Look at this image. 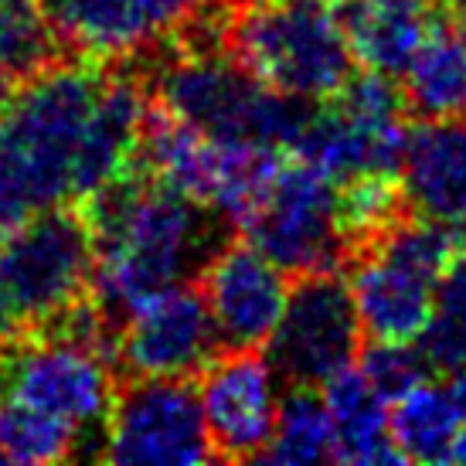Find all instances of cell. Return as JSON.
Segmentation results:
<instances>
[{
    "label": "cell",
    "instance_id": "1f68e13d",
    "mask_svg": "<svg viewBox=\"0 0 466 466\" xmlns=\"http://www.w3.org/2000/svg\"><path fill=\"white\" fill-rule=\"evenodd\" d=\"M446 21L466 35V0H446Z\"/></svg>",
    "mask_w": 466,
    "mask_h": 466
},
{
    "label": "cell",
    "instance_id": "277c9868",
    "mask_svg": "<svg viewBox=\"0 0 466 466\" xmlns=\"http://www.w3.org/2000/svg\"><path fill=\"white\" fill-rule=\"evenodd\" d=\"M460 235L422 215L395 218L358 248L350 262V299L361 334L371 340L415 344L426 330L436 283L460 248Z\"/></svg>",
    "mask_w": 466,
    "mask_h": 466
},
{
    "label": "cell",
    "instance_id": "d6a6232c",
    "mask_svg": "<svg viewBox=\"0 0 466 466\" xmlns=\"http://www.w3.org/2000/svg\"><path fill=\"white\" fill-rule=\"evenodd\" d=\"M11 99H14V76L7 72V68H0V116L7 113Z\"/></svg>",
    "mask_w": 466,
    "mask_h": 466
},
{
    "label": "cell",
    "instance_id": "d6986e66",
    "mask_svg": "<svg viewBox=\"0 0 466 466\" xmlns=\"http://www.w3.org/2000/svg\"><path fill=\"white\" fill-rule=\"evenodd\" d=\"M38 7L76 58H127L154 41L140 0H38Z\"/></svg>",
    "mask_w": 466,
    "mask_h": 466
},
{
    "label": "cell",
    "instance_id": "4316f807",
    "mask_svg": "<svg viewBox=\"0 0 466 466\" xmlns=\"http://www.w3.org/2000/svg\"><path fill=\"white\" fill-rule=\"evenodd\" d=\"M358 368L389 401H395L412 385H419L429 371L422 350L412 348V344H391V340H371L361 350V364Z\"/></svg>",
    "mask_w": 466,
    "mask_h": 466
},
{
    "label": "cell",
    "instance_id": "6da1fadb",
    "mask_svg": "<svg viewBox=\"0 0 466 466\" xmlns=\"http://www.w3.org/2000/svg\"><path fill=\"white\" fill-rule=\"evenodd\" d=\"M78 208L89 221L96 252L89 297L113 327L150 297L181 286L218 248L215 208L177 195L137 167Z\"/></svg>",
    "mask_w": 466,
    "mask_h": 466
},
{
    "label": "cell",
    "instance_id": "cb8c5ba5",
    "mask_svg": "<svg viewBox=\"0 0 466 466\" xmlns=\"http://www.w3.org/2000/svg\"><path fill=\"white\" fill-rule=\"evenodd\" d=\"M78 453V429L7 395L0 401V456L4 463H62Z\"/></svg>",
    "mask_w": 466,
    "mask_h": 466
},
{
    "label": "cell",
    "instance_id": "8fae6325",
    "mask_svg": "<svg viewBox=\"0 0 466 466\" xmlns=\"http://www.w3.org/2000/svg\"><path fill=\"white\" fill-rule=\"evenodd\" d=\"M279 381L283 378L276 375L272 361L256 348L215 354L198 385L215 460H262L283 401Z\"/></svg>",
    "mask_w": 466,
    "mask_h": 466
},
{
    "label": "cell",
    "instance_id": "ffe728a7",
    "mask_svg": "<svg viewBox=\"0 0 466 466\" xmlns=\"http://www.w3.org/2000/svg\"><path fill=\"white\" fill-rule=\"evenodd\" d=\"M466 409V371L453 381H419L391 401L389 426L399 453L412 463H450Z\"/></svg>",
    "mask_w": 466,
    "mask_h": 466
},
{
    "label": "cell",
    "instance_id": "4dcf8cb0",
    "mask_svg": "<svg viewBox=\"0 0 466 466\" xmlns=\"http://www.w3.org/2000/svg\"><path fill=\"white\" fill-rule=\"evenodd\" d=\"M450 463H463L466 466V409H463V419H460V429H456V440H453V453H450Z\"/></svg>",
    "mask_w": 466,
    "mask_h": 466
},
{
    "label": "cell",
    "instance_id": "f546056e",
    "mask_svg": "<svg viewBox=\"0 0 466 466\" xmlns=\"http://www.w3.org/2000/svg\"><path fill=\"white\" fill-rule=\"evenodd\" d=\"M21 330H25V324H21V317L14 310L11 293L4 286V276H0V350L7 348V344H14L21 337Z\"/></svg>",
    "mask_w": 466,
    "mask_h": 466
},
{
    "label": "cell",
    "instance_id": "44dd1931",
    "mask_svg": "<svg viewBox=\"0 0 466 466\" xmlns=\"http://www.w3.org/2000/svg\"><path fill=\"white\" fill-rule=\"evenodd\" d=\"M405 106L422 119L466 116V35L446 17H436L422 48L401 72Z\"/></svg>",
    "mask_w": 466,
    "mask_h": 466
},
{
    "label": "cell",
    "instance_id": "5bb4252c",
    "mask_svg": "<svg viewBox=\"0 0 466 466\" xmlns=\"http://www.w3.org/2000/svg\"><path fill=\"white\" fill-rule=\"evenodd\" d=\"M147 113H150V96L147 82L137 72L103 76L72 170V198L78 205L133 170Z\"/></svg>",
    "mask_w": 466,
    "mask_h": 466
},
{
    "label": "cell",
    "instance_id": "836d02e7",
    "mask_svg": "<svg viewBox=\"0 0 466 466\" xmlns=\"http://www.w3.org/2000/svg\"><path fill=\"white\" fill-rule=\"evenodd\" d=\"M235 7H242V4H256V0H232Z\"/></svg>",
    "mask_w": 466,
    "mask_h": 466
},
{
    "label": "cell",
    "instance_id": "8992f818",
    "mask_svg": "<svg viewBox=\"0 0 466 466\" xmlns=\"http://www.w3.org/2000/svg\"><path fill=\"white\" fill-rule=\"evenodd\" d=\"M235 225L286 276L337 269L350 252L337 221V184L297 157L276 164Z\"/></svg>",
    "mask_w": 466,
    "mask_h": 466
},
{
    "label": "cell",
    "instance_id": "2e32d148",
    "mask_svg": "<svg viewBox=\"0 0 466 466\" xmlns=\"http://www.w3.org/2000/svg\"><path fill=\"white\" fill-rule=\"evenodd\" d=\"M401 191L415 215L440 221L466 242V116L426 119L409 130Z\"/></svg>",
    "mask_w": 466,
    "mask_h": 466
},
{
    "label": "cell",
    "instance_id": "d4e9b609",
    "mask_svg": "<svg viewBox=\"0 0 466 466\" xmlns=\"http://www.w3.org/2000/svg\"><path fill=\"white\" fill-rule=\"evenodd\" d=\"M405 211V191L395 174H364L337 184V221L350 252L381 235Z\"/></svg>",
    "mask_w": 466,
    "mask_h": 466
},
{
    "label": "cell",
    "instance_id": "ac0fdd59",
    "mask_svg": "<svg viewBox=\"0 0 466 466\" xmlns=\"http://www.w3.org/2000/svg\"><path fill=\"white\" fill-rule=\"evenodd\" d=\"M320 389L334 429V460L361 466L405 463L391 440L389 399L361 375V368L348 364L344 371L327 378Z\"/></svg>",
    "mask_w": 466,
    "mask_h": 466
},
{
    "label": "cell",
    "instance_id": "9c48e42d",
    "mask_svg": "<svg viewBox=\"0 0 466 466\" xmlns=\"http://www.w3.org/2000/svg\"><path fill=\"white\" fill-rule=\"evenodd\" d=\"M103 460L119 466H195L215 460L191 378H133L116 389Z\"/></svg>",
    "mask_w": 466,
    "mask_h": 466
},
{
    "label": "cell",
    "instance_id": "e575fe53",
    "mask_svg": "<svg viewBox=\"0 0 466 466\" xmlns=\"http://www.w3.org/2000/svg\"><path fill=\"white\" fill-rule=\"evenodd\" d=\"M0 463H4V456H0Z\"/></svg>",
    "mask_w": 466,
    "mask_h": 466
},
{
    "label": "cell",
    "instance_id": "4fadbf2b",
    "mask_svg": "<svg viewBox=\"0 0 466 466\" xmlns=\"http://www.w3.org/2000/svg\"><path fill=\"white\" fill-rule=\"evenodd\" d=\"M201 293L228 348H262L289 299V279L259 248L242 242L215 248L201 266Z\"/></svg>",
    "mask_w": 466,
    "mask_h": 466
},
{
    "label": "cell",
    "instance_id": "9a60e30c",
    "mask_svg": "<svg viewBox=\"0 0 466 466\" xmlns=\"http://www.w3.org/2000/svg\"><path fill=\"white\" fill-rule=\"evenodd\" d=\"M409 130L405 123H371L327 103L310 109L293 140V157L320 170L334 184L364 174H399Z\"/></svg>",
    "mask_w": 466,
    "mask_h": 466
},
{
    "label": "cell",
    "instance_id": "e0dca14e",
    "mask_svg": "<svg viewBox=\"0 0 466 466\" xmlns=\"http://www.w3.org/2000/svg\"><path fill=\"white\" fill-rule=\"evenodd\" d=\"M337 17L354 62L371 72L401 76L440 14L429 0H340Z\"/></svg>",
    "mask_w": 466,
    "mask_h": 466
},
{
    "label": "cell",
    "instance_id": "30bf717a",
    "mask_svg": "<svg viewBox=\"0 0 466 466\" xmlns=\"http://www.w3.org/2000/svg\"><path fill=\"white\" fill-rule=\"evenodd\" d=\"M361 324L348 279L334 269L299 276L279 324L266 340V358L286 385H324L358 358Z\"/></svg>",
    "mask_w": 466,
    "mask_h": 466
},
{
    "label": "cell",
    "instance_id": "f1b7e54d",
    "mask_svg": "<svg viewBox=\"0 0 466 466\" xmlns=\"http://www.w3.org/2000/svg\"><path fill=\"white\" fill-rule=\"evenodd\" d=\"M211 4H215V0H140L154 38L170 35V31H181L184 25H191L201 14H208Z\"/></svg>",
    "mask_w": 466,
    "mask_h": 466
},
{
    "label": "cell",
    "instance_id": "603a6c76",
    "mask_svg": "<svg viewBox=\"0 0 466 466\" xmlns=\"http://www.w3.org/2000/svg\"><path fill=\"white\" fill-rule=\"evenodd\" d=\"M415 344L429 368L442 375L466 371V248H456V256L440 276L429 324Z\"/></svg>",
    "mask_w": 466,
    "mask_h": 466
},
{
    "label": "cell",
    "instance_id": "83f0119b",
    "mask_svg": "<svg viewBox=\"0 0 466 466\" xmlns=\"http://www.w3.org/2000/svg\"><path fill=\"white\" fill-rule=\"evenodd\" d=\"M35 211H41L25 170L11 154V147L0 140V242L11 232H17Z\"/></svg>",
    "mask_w": 466,
    "mask_h": 466
},
{
    "label": "cell",
    "instance_id": "5b68a950",
    "mask_svg": "<svg viewBox=\"0 0 466 466\" xmlns=\"http://www.w3.org/2000/svg\"><path fill=\"white\" fill-rule=\"evenodd\" d=\"M103 86V68L89 58H58L25 78L0 116V140L25 170L38 208L66 205L72 198V170L89 127L92 106Z\"/></svg>",
    "mask_w": 466,
    "mask_h": 466
},
{
    "label": "cell",
    "instance_id": "52a82bcc",
    "mask_svg": "<svg viewBox=\"0 0 466 466\" xmlns=\"http://www.w3.org/2000/svg\"><path fill=\"white\" fill-rule=\"evenodd\" d=\"M92 232L82 208H41L0 242V276L27 330L62 320L89 297Z\"/></svg>",
    "mask_w": 466,
    "mask_h": 466
},
{
    "label": "cell",
    "instance_id": "3957f363",
    "mask_svg": "<svg viewBox=\"0 0 466 466\" xmlns=\"http://www.w3.org/2000/svg\"><path fill=\"white\" fill-rule=\"evenodd\" d=\"M154 92L164 109L211 140L252 143L266 150L293 147L310 116L307 99L259 82L235 58L221 55V48H177L174 58L157 66Z\"/></svg>",
    "mask_w": 466,
    "mask_h": 466
},
{
    "label": "cell",
    "instance_id": "7c38bea8",
    "mask_svg": "<svg viewBox=\"0 0 466 466\" xmlns=\"http://www.w3.org/2000/svg\"><path fill=\"white\" fill-rule=\"evenodd\" d=\"M218 344L205 293L170 286L119 324L116 361L133 378H195L215 361Z\"/></svg>",
    "mask_w": 466,
    "mask_h": 466
},
{
    "label": "cell",
    "instance_id": "484cf974",
    "mask_svg": "<svg viewBox=\"0 0 466 466\" xmlns=\"http://www.w3.org/2000/svg\"><path fill=\"white\" fill-rule=\"evenodd\" d=\"M62 41L52 31L38 0H0V68L14 78H31L58 62Z\"/></svg>",
    "mask_w": 466,
    "mask_h": 466
},
{
    "label": "cell",
    "instance_id": "7402d4cb",
    "mask_svg": "<svg viewBox=\"0 0 466 466\" xmlns=\"http://www.w3.org/2000/svg\"><path fill=\"white\" fill-rule=\"evenodd\" d=\"M262 460L283 466L334 460V429H330L324 395H317L310 385H289L279 401L276 429Z\"/></svg>",
    "mask_w": 466,
    "mask_h": 466
},
{
    "label": "cell",
    "instance_id": "7a4b0ae2",
    "mask_svg": "<svg viewBox=\"0 0 466 466\" xmlns=\"http://www.w3.org/2000/svg\"><path fill=\"white\" fill-rule=\"evenodd\" d=\"M225 48L242 68L307 103L340 92L354 76L334 0H256L225 21Z\"/></svg>",
    "mask_w": 466,
    "mask_h": 466
},
{
    "label": "cell",
    "instance_id": "ba28073f",
    "mask_svg": "<svg viewBox=\"0 0 466 466\" xmlns=\"http://www.w3.org/2000/svg\"><path fill=\"white\" fill-rule=\"evenodd\" d=\"M113 354L66 330H31L0 350V385L17 401L62 419L78 432L99 429L116 399Z\"/></svg>",
    "mask_w": 466,
    "mask_h": 466
}]
</instances>
